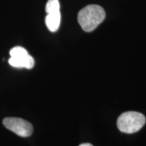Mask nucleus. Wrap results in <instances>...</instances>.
Returning <instances> with one entry per match:
<instances>
[{
  "label": "nucleus",
  "mask_w": 146,
  "mask_h": 146,
  "mask_svg": "<svg viewBox=\"0 0 146 146\" xmlns=\"http://www.w3.org/2000/svg\"><path fill=\"white\" fill-rule=\"evenodd\" d=\"M79 146H93V145L90 143H83L81 144V145H80Z\"/></svg>",
  "instance_id": "0eeeda50"
},
{
  "label": "nucleus",
  "mask_w": 146,
  "mask_h": 146,
  "mask_svg": "<svg viewBox=\"0 0 146 146\" xmlns=\"http://www.w3.org/2000/svg\"><path fill=\"white\" fill-rule=\"evenodd\" d=\"M60 2L58 0H48L45 6V11L47 14L53 13V12H60Z\"/></svg>",
  "instance_id": "423d86ee"
},
{
  "label": "nucleus",
  "mask_w": 146,
  "mask_h": 146,
  "mask_svg": "<svg viewBox=\"0 0 146 146\" xmlns=\"http://www.w3.org/2000/svg\"><path fill=\"white\" fill-rule=\"evenodd\" d=\"M10 58L8 62L16 68L31 69L35 65V60L25 48L21 46L14 47L10 51Z\"/></svg>",
  "instance_id": "7ed1b4c3"
},
{
  "label": "nucleus",
  "mask_w": 146,
  "mask_h": 146,
  "mask_svg": "<svg viewBox=\"0 0 146 146\" xmlns=\"http://www.w3.org/2000/svg\"><path fill=\"white\" fill-rule=\"evenodd\" d=\"M60 21H61V14L60 12H53V13L47 14L45 18V24L47 29L51 32L57 31L59 29Z\"/></svg>",
  "instance_id": "39448f33"
},
{
  "label": "nucleus",
  "mask_w": 146,
  "mask_h": 146,
  "mask_svg": "<svg viewBox=\"0 0 146 146\" xmlns=\"http://www.w3.org/2000/svg\"><path fill=\"white\" fill-rule=\"evenodd\" d=\"M106 12L98 5H89L78 12V22L85 32H91L103 22Z\"/></svg>",
  "instance_id": "f257e3e1"
},
{
  "label": "nucleus",
  "mask_w": 146,
  "mask_h": 146,
  "mask_svg": "<svg viewBox=\"0 0 146 146\" xmlns=\"http://www.w3.org/2000/svg\"><path fill=\"white\" fill-rule=\"evenodd\" d=\"M143 114L135 111H129L122 114L117 120V127L121 132L131 134L137 132L145 123Z\"/></svg>",
  "instance_id": "f03ea898"
},
{
  "label": "nucleus",
  "mask_w": 146,
  "mask_h": 146,
  "mask_svg": "<svg viewBox=\"0 0 146 146\" xmlns=\"http://www.w3.org/2000/svg\"><path fill=\"white\" fill-rule=\"evenodd\" d=\"M3 125L6 129L22 137L31 136L33 132V127L31 124L20 118H5L3 120Z\"/></svg>",
  "instance_id": "20e7f679"
}]
</instances>
